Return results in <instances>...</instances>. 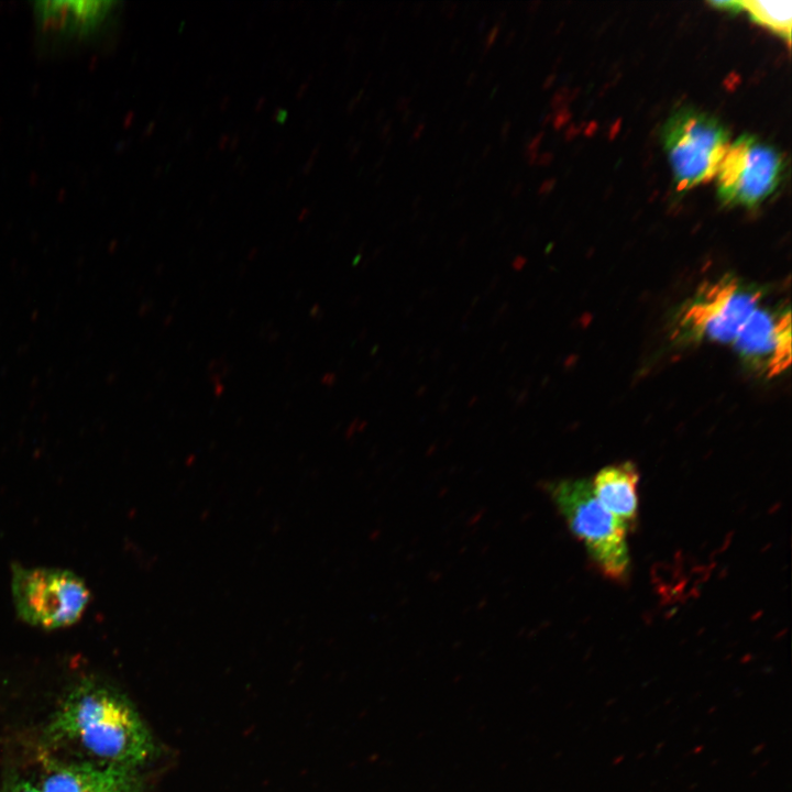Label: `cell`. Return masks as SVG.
<instances>
[{"instance_id":"cell-1","label":"cell","mask_w":792,"mask_h":792,"mask_svg":"<svg viewBox=\"0 0 792 792\" xmlns=\"http://www.w3.org/2000/svg\"><path fill=\"white\" fill-rule=\"evenodd\" d=\"M50 733L107 765L141 769L158 755L157 741L134 705L106 686L77 688L54 715Z\"/></svg>"},{"instance_id":"cell-2","label":"cell","mask_w":792,"mask_h":792,"mask_svg":"<svg viewBox=\"0 0 792 792\" xmlns=\"http://www.w3.org/2000/svg\"><path fill=\"white\" fill-rule=\"evenodd\" d=\"M546 491L571 532L608 579L624 581L629 571L627 526L607 512L584 479H563L546 484Z\"/></svg>"},{"instance_id":"cell-3","label":"cell","mask_w":792,"mask_h":792,"mask_svg":"<svg viewBox=\"0 0 792 792\" xmlns=\"http://www.w3.org/2000/svg\"><path fill=\"white\" fill-rule=\"evenodd\" d=\"M11 593L18 616L43 629L75 624L90 601L88 586L78 575L53 568L14 565Z\"/></svg>"},{"instance_id":"cell-4","label":"cell","mask_w":792,"mask_h":792,"mask_svg":"<svg viewBox=\"0 0 792 792\" xmlns=\"http://www.w3.org/2000/svg\"><path fill=\"white\" fill-rule=\"evenodd\" d=\"M662 140L680 190L711 180L729 145L723 124L693 109L674 113L663 128Z\"/></svg>"},{"instance_id":"cell-5","label":"cell","mask_w":792,"mask_h":792,"mask_svg":"<svg viewBox=\"0 0 792 792\" xmlns=\"http://www.w3.org/2000/svg\"><path fill=\"white\" fill-rule=\"evenodd\" d=\"M782 155L752 135L729 144L716 172L717 194L729 206L756 207L778 187Z\"/></svg>"},{"instance_id":"cell-6","label":"cell","mask_w":792,"mask_h":792,"mask_svg":"<svg viewBox=\"0 0 792 792\" xmlns=\"http://www.w3.org/2000/svg\"><path fill=\"white\" fill-rule=\"evenodd\" d=\"M759 301V292L748 290L732 277L722 278L701 289L683 308L678 333L689 340L733 344Z\"/></svg>"},{"instance_id":"cell-7","label":"cell","mask_w":792,"mask_h":792,"mask_svg":"<svg viewBox=\"0 0 792 792\" xmlns=\"http://www.w3.org/2000/svg\"><path fill=\"white\" fill-rule=\"evenodd\" d=\"M749 363L768 377L784 372L791 364V314H771L758 307L733 343Z\"/></svg>"},{"instance_id":"cell-8","label":"cell","mask_w":792,"mask_h":792,"mask_svg":"<svg viewBox=\"0 0 792 792\" xmlns=\"http://www.w3.org/2000/svg\"><path fill=\"white\" fill-rule=\"evenodd\" d=\"M41 792H146L141 769L107 765L72 763L52 771Z\"/></svg>"},{"instance_id":"cell-9","label":"cell","mask_w":792,"mask_h":792,"mask_svg":"<svg viewBox=\"0 0 792 792\" xmlns=\"http://www.w3.org/2000/svg\"><path fill=\"white\" fill-rule=\"evenodd\" d=\"M639 473L629 462L602 469L591 483L600 504L627 527L638 513Z\"/></svg>"},{"instance_id":"cell-10","label":"cell","mask_w":792,"mask_h":792,"mask_svg":"<svg viewBox=\"0 0 792 792\" xmlns=\"http://www.w3.org/2000/svg\"><path fill=\"white\" fill-rule=\"evenodd\" d=\"M111 4L109 1H40L35 13L45 29L87 34L105 20Z\"/></svg>"},{"instance_id":"cell-11","label":"cell","mask_w":792,"mask_h":792,"mask_svg":"<svg viewBox=\"0 0 792 792\" xmlns=\"http://www.w3.org/2000/svg\"><path fill=\"white\" fill-rule=\"evenodd\" d=\"M752 20L757 23L772 29L777 33L790 40L792 3L790 1H741Z\"/></svg>"},{"instance_id":"cell-12","label":"cell","mask_w":792,"mask_h":792,"mask_svg":"<svg viewBox=\"0 0 792 792\" xmlns=\"http://www.w3.org/2000/svg\"><path fill=\"white\" fill-rule=\"evenodd\" d=\"M2 792H41L40 788L26 781H18L7 787Z\"/></svg>"},{"instance_id":"cell-13","label":"cell","mask_w":792,"mask_h":792,"mask_svg":"<svg viewBox=\"0 0 792 792\" xmlns=\"http://www.w3.org/2000/svg\"><path fill=\"white\" fill-rule=\"evenodd\" d=\"M499 31H501V24H499V23L495 24V25L490 30V32L487 33V35H486V37H485V41H484L483 54H486V53L492 48V46L494 45V43H495L496 40H497V36H498V34H499Z\"/></svg>"},{"instance_id":"cell-14","label":"cell","mask_w":792,"mask_h":792,"mask_svg":"<svg viewBox=\"0 0 792 792\" xmlns=\"http://www.w3.org/2000/svg\"><path fill=\"white\" fill-rule=\"evenodd\" d=\"M711 3L715 7L726 9V10L738 11V10L743 9L741 2H738V1H715V2H711Z\"/></svg>"},{"instance_id":"cell-15","label":"cell","mask_w":792,"mask_h":792,"mask_svg":"<svg viewBox=\"0 0 792 792\" xmlns=\"http://www.w3.org/2000/svg\"><path fill=\"white\" fill-rule=\"evenodd\" d=\"M458 4L454 2H446L442 6V12L447 19H452L457 12Z\"/></svg>"},{"instance_id":"cell-16","label":"cell","mask_w":792,"mask_h":792,"mask_svg":"<svg viewBox=\"0 0 792 792\" xmlns=\"http://www.w3.org/2000/svg\"><path fill=\"white\" fill-rule=\"evenodd\" d=\"M410 105V98L402 96L398 98L395 105V109L399 112H404L408 109V106Z\"/></svg>"},{"instance_id":"cell-17","label":"cell","mask_w":792,"mask_h":792,"mask_svg":"<svg viewBox=\"0 0 792 792\" xmlns=\"http://www.w3.org/2000/svg\"><path fill=\"white\" fill-rule=\"evenodd\" d=\"M425 128H426V123H425L424 121H420V122L416 125V128H415V130H414V132H413V134H411V136H410V142L418 141V140L421 138V135H422V133H424V131H425Z\"/></svg>"},{"instance_id":"cell-18","label":"cell","mask_w":792,"mask_h":792,"mask_svg":"<svg viewBox=\"0 0 792 792\" xmlns=\"http://www.w3.org/2000/svg\"><path fill=\"white\" fill-rule=\"evenodd\" d=\"M512 123L510 121L506 120L503 122L501 128V140L502 142H506L509 135Z\"/></svg>"},{"instance_id":"cell-19","label":"cell","mask_w":792,"mask_h":792,"mask_svg":"<svg viewBox=\"0 0 792 792\" xmlns=\"http://www.w3.org/2000/svg\"><path fill=\"white\" fill-rule=\"evenodd\" d=\"M391 129H392V120H388L382 125L381 131H380V138L382 140L387 139V136L389 135Z\"/></svg>"},{"instance_id":"cell-20","label":"cell","mask_w":792,"mask_h":792,"mask_svg":"<svg viewBox=\"0 0 792 792\" xmlns=\"http://www.w3.org/2000/svg\"><path fill=\"white\" fill-rule=\"evenodd\" d=\"M541 135H542V134L537 135V136L529 143V145H528V147H527V153H528V155L535 153V151L537 150V146H538V144H539V141H540V139H541Z\"/></svg>"},{"instance_id":"cell-21","label":"cell","mask_w":792,"mask_h":792,"mask_svg":"<svg viewBox=\"0 0 792 792\" xmlns=\"http://www.w3.org/2000/svg\"><path fill=\"white\" fill-rule=\"evenodd\" d=\"M525 263H526L525 257H522V256H517V257L513 261V267H514L516 271H519V270L522 268V266H524Z\"/></svg>"},{"instance_id":"cell-22","label":"cell","mask_w":792,"mask_h":792,"mask_svg":"<svg viewBox=\"0 0 792 792\" xmlns=\"http://www.w3.org/2000/svg\"><path fill=\"white\" fill-rule=\"evenodd\" d=\"M411 114H413V111L410 109H407L406 111H404L402 122L404 124H407L411 119Z\"/></svg>"},{"instance_id":"cell-23","label":"cell","mask_w":792,"mask_h":792,"mask_svg":"<svg viewBox=\"0 0 792 792\" xmlns=\"http://www.w3.org/2000/svg\"><path fill=\"white\" fill-rule=\"evenodd\" d=\"M521 189H522V184H519V183L516 184L515 187H514L513 190H512V196H513V197H518L519 194H520V191H521Z\"/></svg>"},{"instance_id":"cell-24","label":"cell","mask_w":792,"mask_h":792,"mask_svg":"<svg viewBox=\"0 0 792 792\" xmlns=\"http://www.w3.org/2000/svg\"><path fill=\"white\" fill-rule=\"evenodd\" d=\"M476 77H477L476 72H472L466 79V82H465L466 86H471L475 81Z\"/></svg>"},{"instance_id":"cell-25","label":"cell","mask_w":792,"mask_h":792,"mask_svg":"<svg viewBox=\"0 0 792 792\" xmlns=\"http://www.w3.org/2000/svg\"><path fill=\"white\" fill-rule=\"evenodd\" d=\"M514 38H515V32L512 31L507 34V36L505 38V45L509 46L512 44V42L514 41Z\"/></svg>"},{"instance_id":"cell-26","label":"cell","mask_w":792,"mask_h":792,"mask_svg":"<svg viewBox=\"0 0 792 792\" xmlns=\"http://www.w3.org/2000/svg\"><path fill=\"white\" fill-rule=\"evenodd\" d=\"M384 117H385V111H384V109H382L376 116V121L380 123Z\"/></svg>"},{"instance_id":"cell-27","label":"cell","mask_w":792,"mask_h":792,"mask_svg":"<svg viewBox=\"0 0 792 792\" xmlns=\"http://www.w3.org/2000/svg\"><path fill=\"white\" fill-rule=\"evenodd\" d=\"M468 123H469L468 121H463V122H462V124H461V127H460V129H459V132H460V133H462V132L468 128Z\"/></svg>"},{"instance_id":"cell-28","label":"cell","mask_w":792,"mask_h":792,"mask_svg":"<svg viewBox=\"0 0 792 792\" xmlns=\"http://www.w3.org/2000/svg\"><path fill=\"white\" fill-rule=\"evenodd\" d=\"M485 23H486V16H484V18L482 19V21L480 22V24H479L480 31H482L483 29H485Z\"/></svg>"},{"instance_id":"cell-29","label":"cell","mask_w":792,"mask_h":792,"mask_svg":"<svg viewBox=\"0 0 792 792\" xmlns=\"http://www.w3.org/2000/svg\"><path fill=\"white\" fill-rule=\"evenodd\" d=\"M490 152H491V146L487 145V146L483 150V157H486V156L490 154Z\"/></svg>"},{"instance_id":"cell-30","label":"cell","mask_w":792,"mask_h":792,"mask_svg":"<svg viewBox=\"0 0 792 792\" xmlns=\"http://www.w3.org/2000/svg\"><path fill=\"white\" fill-rule=\"evenodd\" d=\"M278 117H279V121L283 122L284 119H285V117H286V112H285V111H280L279 114H278Z\"/></svg>"},{"instance_id":"cell-31","label":"cell","mask_w":792,"mask_h":792,"mask_svg":"<svg viewBox=\"0 0 792 792\" xmlns=\"http://www.w3.org/2000/svg\"><path fill=\"white\" fill-rule=\"evenodd\" d=\"M549 161V155H542L540 158V163H547Z\"/></svg>"}]
</instances>
